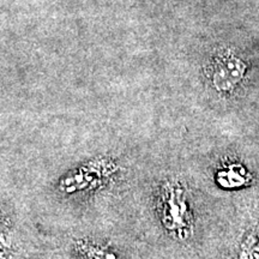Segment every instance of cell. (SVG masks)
Returning <instances> with one entry per match:
<instances>
[{"mask_svg": "<svg viewBox=\"0 0 259 259\" xmlns=\"http://www.w3.org/2000/svg\"><path fill=\"white\" fill-rule=\"evenodd\" d=\"M114 171L112 162L99 161L82 166L64 177L59 183V189L64 193H80L95 190L105 183Z\"/></svg>", "mask_w": 259, "mask_h": 259, "instance_id": "7a4b0ae2", "label": "cell"}, {"mask_svg": "<svg viewBox=\"0 0 259 259\" xmlns=\"http://www.w3.org/2000/svg\"><path fill=\"white\" fill-rule=\"evenodd\" d=\"M220 181L226 187H238L244 185L246 183V177L242 174V171H234L233 169H229L223 171V174L220 176Z\"/></svg>", "mask_w": 259, "mask_h": 259, "instance_id": "8992f818", "label": "cell"}, {"mask_svg": "<svg viewBox=\"0 0 259 259\" xmlns=\"http://www.w3.org/2000/svg\"><path fill=\"white\" fill-rule=\"evenodd\" d=\"M245 64L234 56H222L216 60L212 72V82L220 92H229L242 79Z\"/></svg>", "mask_w": 259, "mask_h": 259, "instance_id": "3957f363", "label": "cell"}, {"mask_svg": "<svg viewBox=\"0 0 259 259\" xmlns=\"http://www.w3.org/2000/svg\"><path fill=\"white\" fill-rule=\"evenodd\" d=\"M160 219L174 238L186 240L192 234L193 218L187 191L180 181H166L160 191Z\"/></svg>", "mask_w": 259, "mask_h": 259, "instance_id": "6da1fadb", "label": "cell"}, {"mask_svg": "<svg viewBox=\"0 0 259 259\" xmlns=\"http://www.w3.org/2000/svg\"><path fill=\"white\" fill-rule=\"evenodd\" d=\"M238 259H259V226L251 228L242 238Z\"/></svg>", "mask_w": 259, "mask_h": 259, "instance_id": "5b68a950", "label": "cell"}, {"mask_svg": "<svg viewBox=\"0 0 259 259\" xmlns=\"http://www.w3.org/2000/svg\"><path fill=\"white\" fill-rule=\"evenodd\" d=\"M76 252L82 259H122L108 245L87 239L76 242Z\"/></svg>", "mask_w": 259, "mask_h": 259, "instance_id": "277c9868", "label": "cell"}]
</instances>
